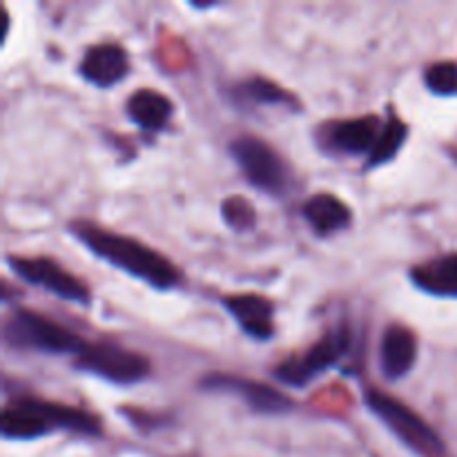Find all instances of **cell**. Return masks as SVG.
Instances as JSON below:
<instances>
[{"instance_id": "obj_20", "label": "cell", "mask_w": 457, "mask_h": 457, "mask_svg": "<svg viewBox=\"0 0 457 457\" xmlns=\"http://www.w3.org/2000/svg\"><path fill=\"white\" fill-rule=\"evenodd\" d=\"M221 217L232 230H250V228L257 223V214H254V205L250 204L248 199L244 196L235 195V196H228L226 201L221 204Z\"/></svg>"}, {"instance_id": "obj_15", "label": "cell", "mask_w": 457, "mask_h": 457, "mask_svg": "<svg viewBox=\"0 0 457 457\" xmlns=\"http://www.w3.org/2000/svg\"><path fill=\"white\" fill-rule=\"evenodd\" d=\"M125 112H128L129 120L145 132H161L172 120L174 103L156 89L141 87L129 94Z\"/></svg>"}, {"instance_id": "obj_11", "label": "cell", "mask_w": 457, "mask_h": 457, "mask_svg": "<svg viewBox=\"0 0 457 457\" xmlns=\"http://www.w3.org/2000/svg\"><path fill=\"white\" fill-rule=\"evenodd\" d=\"M79 74L94 87L110 89L129 74V56L120 45L98 43L83 54Z\"/></svg>"}, {"instance_id": "obj_1", "label": "cell", "mask_w": 457, "mask_h": 457, "mask_svg": "<svg viewBox=\"0 0 457 457\" xmlns=\"http://www.w3.org/2000/svg\"><path fill=\"white\" fill-rule=\"evenodd\" d=\"M70 232L94 254L110 266L128 272L138 281L156 290H172L181 281V272L165 254L156 253L150 245L132 239V237L116 235L89 221L70 223Z\"/></svg>"}, {"instance_id": "obj_14", "label": "cell", "mask_w": 457, "mask_h": 457, "mask_svg": "<svg viewBox=\"0 0 457 457\" xmlns=\"http://www.w3.org/2000/svg\"><path fill=\"white\" fill-rule=\"evenodd\" d=\"M302 217L303 221L312 228L315 235L328 237L335 235V232H342L346 230V228H351L353 210L348 208L346 201L339 199L337 195L317 192L311 199L303 201Z\"/></svg>"}, {"instance_id": "obj_2", "label": "cell", "mask_w": 457, "mask_h": 457, "mask_svg": "<svg viewBox=\"0 0 457 457\" xmlns=\"http://www.w3.org/2000/svg\"><path fill=\"white\" fill-rule=\"evenodd\" d=\"M0 431L4 440H38L54 431L79 433V436L98 437L103 436L101 420L76 406L61 402L40 400V397L22 395L9 402L3 409Z\"/></svg>"}, {"instance_id": "obj_12", "label": "cell", "mask_w": 457, "mask_h": 457, "mask_svg": "<svg viewBox=\"0 0 457 457\" xmlns=\"http://www.w3.org/2000/svg\"><path fill=\"white\" fill-rule=\"evenodd\" d=\"M223 308L230 312L248 337L268 342L275 335V306L262 295H226Z\"/></svg>"}, {"instance_id": "obj_16", "label": "cell", "mask_w": 457, "mask_h": 457, "mask_svg": "<svg viewBox=\"0 0 457 457\" xmlns=\"http://www.w3.org/2000/svg\"><path fill=\"white\" fill-rule=\"evenodd\" d=\"M409 279L422 293L433 297H457V253L442 254L431 262L415 266L409 272Z\"/></svg>"}, {"instance_id": "obj_13", "label": "cell", "mask_w": 457, "mask_h": 457, "mask_svg": "<svg viewBox=\"0 0 457 457\" xmlns=\"http://www.w3.org/2000/svg\"><path fill=\"white\" fill-rule=\"evenodd\" d=\"M418 361V337L402 324H388L379 344V369L384 378L397 382L413 370Z\"/></svg>"}, {"instance_id": "obj_3", "label": "cell", "mask_w": 457, "mask_h": 457, "mask_svg": "<svg viewBox=\"0 0 457 457\" xmlns=\"http://www.w3.org/2000/svg\"><path fill=\"white\" fill-rule=\"evenodd\" d=\"M230 156L254 190L275 196V199H281L293 190V170L286 163L284 156L263 138L250 137V134L237 137L230 143Z\"/></svg>"}, {"instance_id": "obj_19", "label": "cell", "mask_w": 457, "mask_h": 457, "mask_svg": "<svg viewBox=\"0 0 457 457\" xmlns=\"http://www.w3.org/2000/svg\"><path fill=\"white\" fill-rule=\"evenodd\" d=\"M424 85L437 96H455L457 94V62L440 61L424 70Z\"/></svg>"}, {"instance_id": "obj_9", "label": "cell", "mask_w": 457, "mask_h": 457, "mask_svg": "<svg viewBox=\"0 0 457 457\" xmlns=\"http://www.w3.org/2000/svg\"><path fill=\"white\" fill-rule=\"evenodd\" d=\"M199 386L210 393H228V395L239 397L253 413L259 415H286L295 409V402L288 395L268 384L241 378V375L210 373L201 379Z\"/></svg>"}, {"instance_id": "obj_18", "label": "cell", "mask_w": 457, "mask_h": 457, "mask_svg": "<svg viewBox=\"0 0 457 457\" xmlns=\"http://www.w3.org/2000/svg\"><path fill=\"white\" fill-rule=\"evenodd\" d=\"M406 137H409V125H406L400 116H388L386 123L382 125L378 143H375V150L370 152L369 156V168H378V165L388 163V161L395 159V154L402 150V145H404Z\"/></svg>"}, {"instance_id": "obj_6", "label": "cell", "mask_w": 457, "mask_h": 457, "mask_svg": "<svg viewBox=\"0 0 457 457\" xmlns=\"http://www.w3.org/2000/svg\"><path fill=\"white\" fill-rule=\"evenodd\" d=\"M74 369L119 386H129L143 382L150 375L152 364L141 353H134L114 342H85L74 355Z\"/></svg>"}, {"instance_id": "obj_17", "label": "cell", "mask_w": 457, "mask_h": 457, "mask_svg": "<svg viewBox=\"0 0 457 457\" xmlns=\"http://www.w3.org/2000/svg\"><path fill=\"white\" fill-rule=\"evenodd\" d=\"M232 98L239 105H286L293 110L299 107V101L288 89L277 85L275 80L263 79V76H253V79L237 83L232 87Z\"/></svg>"}, {"instance_id": "obj_5", "label": "cell", "mask_w": 457, "mask_h": 457, "mask_svg": "<svg viewBox=\"0 0 457 457\" xmlns=\"http://www.w3.org/2000/svg\"><path fill=\"white\" fill-rule=\"evenodd\" d=\"M364 402L375 418L382 420L411 451L422 457H437L445 453V442L440 440L431 424L424 422L413 409L402 404L395 397L378 388H366Z\"/></svg>"}, {"instance_id": "obj_7", "label": "cell", "mask_w": 457, "mask_h": 457, "mask_svg": "<svg viewBox=\"0 0 457 457\" xmlns=\"http://www.w3.org/2000/svg\"><path fill=\"white\" fill-rule=\"evenodd\" d=\"M351 328L346 324H339L335 328H330L328 333H324V337L317 339L311 348L302 353V355L288 357V360L281 361L272 375L275 379H279L281 384L293 388H303L312 382L315 378H320L321 373L330 370L333 366L339 364L344 355L351 348Z\"/></svg>"}, {"instance_id": "obj_10", "label": "cell", "mask_w": 457, "mask_h": 457, "mask_svg": "<svg viewBox=\"0 0 457 457\" xmlns=\"http://www.w3.org/2000/svg\"><path fill=\"white\" fill-rule=\"evenodd\" d=\"M382 125L379 116L375 114L333 120L320 128V147L333 156H370L382 132Z\"/></svg>"}, {"instance_id": "obj_8", "label": "cell", "mask_w": 457, "mask_h": 457, "mask_svg": "<svg viewBox=\"0 0 457 457\" xmlns=\"http://www.w3.org/2000/svg\"><path fill=\"white\" fill-rule=\"evenodd\" d=\"M7 266L12 268V272L18 279H22L29 286H36V288L47 290L54 297L62 299V302L76 303V306H89V302H92V293H89L87 286L76 275L67 272L54 259L7 254Z\"/></svg>"}, {"instance_id": "obj_4", "label": "cell", "mask_w": 457, "mask_h": 457, "mask_svg": "<svg viewBox=\"0 0 457 457\" xmlns=\"http://www.w3.org/2000/svg\"><path fill=\"white\" fill-rule=\"evenodd\" d=\"M3 337L9 348L47 353V355H76L85 344L74 330L25 308H16L7 317Z\"/></svg>"}]
</instances>
